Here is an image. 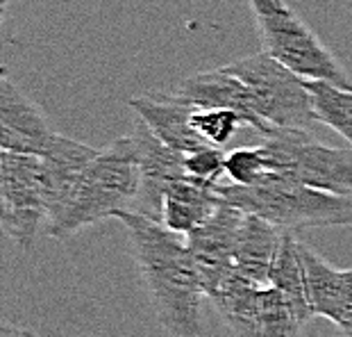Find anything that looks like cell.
I'll use <instances>...</instances> for the list:
<instances>
[{
    "instance_id": "7c38bea8",
    "label": "cell",
    "mask_w": 352,
    "mask_h": 337,
    "mask_svg": "<svg viewBox=\"0 0 352 337\" xmlns=\"http://www.w3.org/2000/svg\"><path fill=\"white\" fill-rule=\"evenodd\" d=\"M175 94L182 101L196 105V108L236 112V114L243 119V123L250 125L252 130H257L261 137H266V134H271L275 130L257 114L252 94H250V89L243 85V80L232 76L226 66H223V69L202 71V73H196V76L184 78L177 85Z\"/></svg>"
},
{
    "instance_id": "ac0fdd59",
    "label": "cell",
    "mask_w": 352,
    "mask_h": 337,
    "mask_svg": "<svg viewBox=\"0 0 352 337\" xmlns=\"http://www.w3.org/2000/svg\"><path fill=\"white\" fill-rule=\"evenodd\" d=\"M316 121L341 134L352 146V89L325 80H305Z\"/></svg>"
},
{
    "instance_id": "7a4b0ae2",
    "label": "cell",
    "mask_w": 352,
    "mask_h": 337,
    "mask_svg": "<svg viewBox=\"0 0 352 337\" xmlns=\"http://www.w3.org/2000/svg\"><path fill=\"white\" fill-rule=\"evenodd\" d=\"M87 164L0 151V210L7 237L23 251L32 249L39 228L62 214Z\"/></svg>"
},
{
    "instance_id": "5bb4252c",
    "label": "cell",
    "mask_w": 352,
    "mask_h": 337,
    "mask_svg": "<svg viewBox=\"0 0 352 337\" xmlns=\"http://www.w3.org/2000/svg\"><path fill=\"white\" fill-rule=\"evenodd\" d=\"M219 183H205L186 176L175 181L164 194L162 223L179 235H189L200 228L221 205Z\"/></svg>"
},
{
    "instance_id": "3957f363",
    "label": "cell",
    "mask_w": 352,
    "mask_h": 337,
    "mask_svg": "<svg viewBox=\"0 0 352 337\" xmlns=\"http://www.w3.org/2000/svg\"><path fill=\"white\" fill-rule=\"evenodd\" d=\"M141 192V169L130 134L100 148L78 178L69 203L46 226L52 239H66L102 219L132 210Z\"/></svg>"
},
{
    "instance_id": "ba28073f",
    "label": "cell",
    "mask_w": 352,
    "mask_h": 337,
    "mask_svg": "<svg viewBox=\"0 0 352 337\" xmlns=\"http://www.w3.org/2000/svg\"><path fill=\"white\" fill-rule=\"evenodd\" d=\"M0 151L48 160L91 162L98 148L57 134L43 112L5 73L0 80Z\"/></svg>"
},
{
    "instance_id": "6da1fadb",
    "label": "cell",
    "mask_w": 352,
    "mask_h": 337,
    "mask_svg": "<svg viewBox=\"0 0 352 337\" xmlns=\"http://www.w3.org/2000/svg\"><path fill=\"white\" fill-rule=\"evenodd\" d=\"M114 219L127 230L134 260L146 289L151 292L164 333L168 337H205L200 303L207 292L186 235L173 233L162 221L130 210L118 212Z\"/></svg>"
},
{
    "instance_id": "484cf974",
    "label": "cell",
    "mask_w": 352,
    "mask_h": 337,
    "mask_svg": "<svg viewBox=\"0 0 352 337\" xmlns=\"http://www.w3.org/2000/svg\"><path fill=\"white\" fill-rule=\"evenodd\" d=\"M7 5H10V0H0V7H3V10H7Z\"/></svg>"
},
{
    "instance_id": "9a60e30c",
    "label": "cell",
    "mask_w": 352,
    "mask_h": 337,
    "mask_svg": "<svg viewBox=\"0 0 352 337\" xmlns=\"http://www.w3.org/2000/svg\"><path fill=\"white\" fill-rule=\"evenodd\" d=\"M284 230L257 214H243L239 228L234 267L236 274L252 285H271V267L280 249Z\"/></svg>"
},
{
    "instance_id": "44dd1931",
    "label": "cell",
    "mask_w": 352,
    "mask_h": 337,
    "mask_svg": "<svg viewBox=\"0 0 352 337\" xmlns=\"http://www.w3.org/2000/svg\"><path fill=\"white\" fill-rule=\"evenodd\" d=\"M226 157L228 155H223L221 148L205 146V148H200V151L184 155V169L191 178L216 185L221 174H226Z\"/></svg>"
},
{
    "instance_id": "7402d4cb",
    "label": "cell",
    "mask_w": 352,
    "mask_h": 337,
    "mask_svg": "<svg viewBox=\"0 0 352 337\" xmlns=\"http://www.w3.org/2000/svg\"><path fill=\"white\" fill-rule=\"evenodd\" d=\"M334 324L339 328L352 324V269H343L341 301H339V310H336Z\"/></svg>"
},
{
    "instance_id": "277c9868",
    "label": "cell",
    "mask_w": 352,
    "mask_h": 337,
    "mask_svg": "<svg viewBox=\"0 0 352 337\" xmlns=\"http://www.w3.org/2000/svg\"><path fill=\"white\" fill-rule=\"evenodd\" d=\"M219 194L230 205L257 214L282 230L352 226V196L314 190L277 174H266L248 187L219 183Z\"/></svg>"
},
{
    "instance_id": "30bf717a",
    "label": "cell",
    "mask_w": 352,
    "mask_h": 337,
    "mask_svg": "<svg viewBox=\"0 0 352 337\" xmlns=\"http://www.w3.org/2000/svg\"><path fill=\"white\" fill-rule=\"evenodd\" d=\"M243 214V210L230 205L228 201H221L216 212L200 228L186 235L191 256L196 260L200 280L209 298L236 276L234 249Z\"/></svg>"
},
{
    "instance_id": "5b68a950",
    "label": "cell",
    "mask_w": 352,
    "mask_h": 337,
    "mask_svg": "<svg viewBox=\"0 0 352 337\" xmlns=\"http://www.w3.org/2000/svg\"><path fill=\"white\" fill-rule=\"evenodd\" d=\"M261 46L305 80H325L352 89L350 73L316 32L287 5V0H248Z\"/></svg>"
},
{
    "instance_id": "603a6c76",
    "label": "cell",
    "mask_w": 352,
    "mask_h": 337,
    "mask_svg": "<svg viewBox=\"0 0 352 337\" xmlns=\"http://www.w3.org/2000/svg\"><path fill=\"white\" fill-rule=\"evenodd\" d=\"M19 335L21 337H41L36 331H30V328H19Z\"/></svg>"
},
{
    "instance_id": "9c48e42d",
    "label": "cell",
    "mask_w": 352,
    "mask_h": 337,
    "mask_svg": "<svg viewBox=\"0 0 352 337\" xmlns=\"http://www.w3.org/2000/svg\"><path fill=\"white\" fill-rule=\"evenodd\" d=\"M212 303L234 337H300L305 326L280 289L252 285L239 274L216 292Z\"/></svg>"
},
{
    "instance_id": "8fae6325",
    "label": "cell",
    "mask_w": 352,
    "mask_h": 337,
    "mask_svg": "<svg viewBox=\"0 0 352 337\" xmlns=\"http://www.w3.org/2000/svg\"><path fill=\"white\" fill-rule=\"evenodd\" d=\"M134 153L141 169V192L130 212L144 214L148 219L162 221L164 194L175 181H182L189 174L184 169V153L173 151L148 128L144 119L137 116L130 132Z\"/></svg>"
},
{
    "instance_id": "e0dca14e",
    "label": "cell",
    "mask_w": 352,
    "mask_h": 337,
    "mask_svg": "<svg viewBox=\"0 0 352 337\" xmlns=\"http://www.w3.org/2000/svg\"><path fill=\"white\" fill-rule=\"evenodd\" d=\"M300 256H302V267H305L307 298H309L314 314L334 321L336 310H339V301H341L343 269L332 267L323 256H318V253L305 242H300Z\"/></svg>"
},
{
    "instance_id": "8992f818",
    "label": "cell",
    "mask_w": 352,
    "mask_h": 337,
    "mask_svg": "<svg viewBox=\"0 0 352 337\" xmlns=\"http://www.w3.org/2000/svg\"><path fill=\"white\" fill-rule=\"evenodd\" d=\"M226 69L250 89L257 114L275 130H309L314 114L307 82L266 50L230 62Z\"/></svg>"
},
{
    "instance_id": "d4e9b609",
    "label": "cell",
    "mask_w": 352,
    "mask_h": 337,
    "mask_svg": "<svg viewBox=\"0 0 352 337\" xmlns=\"http://www.w3.org/2000/svg\"><path fill=\"white\" fill-rule=\"evenodd\" d=\"M339 331H341V337H352V324H350V326L339 328Z\"/></svg>"
},
{
    "instance_id": "d6986e66",
    "label": "cell",
    "mask_w": 352,
    "mask_h": 337,
    "mask_svg": "<svg viewBox=\"0 0 352 337\" xmlns=\"http://www.w3.org/2000/svg\"><path fill=\"white\" fill-rule=\"evenodd\" d=\"M193 128L207 144L223 148L234 137L239 125H245L243 119L236 112L230 110H214V108H196L193 110Z\"/></svg>"
},
{
    "instance_id": "2e32d148",
    "label": "cell",
    "mask_w": 352,
    "mask_h": 337,
    "mask_svg": "<svg viewBox=\"0 0 352 337\" xmlns=\"http://www.w3.org/2000/svg\"><path fill=\"white\" fill-rule=\"evenodd\" d=\"M271 285L289 298V303L294 305L302 324H307L311 317H316L309 305V298H307L300 239L296 237V230H284L282 233L280 249H277V256L271 267Z\"/></svg>"
},
{
    "instance_id": "cb8c5ba5",
    "label": "cell",
    "mask_w": 352,
    "mask_h": 337,
    "mask_svg": "<svg viewBox=\"0 0 352 337\" xmlns=\"http://www.w3.org/2000/svg\"><path fill=\"white\" fill-rule=\"evenodd\" d=\"M5 337H21V335H19V328H10V326H5Z\"/></svg>"
},
{
    "instance_id": "ffe728a7",
    "label": "cell",
    "mask_w": 352,
    "mask_h": 337,
    "mask_svg": "<svg viewBox=\"0 0 352 337\" xmlns=\"http://www.w3.org/2000/svg\"><path fill=\"white\" fill-rule=\"evenodd\" d=\"M226 174L230 178V183L234 185H254L268 174V164L266 155L261 151V146H243L234 148L226 157Z\"/></svg>"
},
{
    "instance_id": "52a82bcc",
    "label": "cell",
    "mask_w": 352,
    "mask_h": 337,
    "mask_svg": "<svg viewBox=\"0 0 352 337\" xmlns=\"http://www.w3.org/2000/svg\"><path fill=\"white\" fill-rule=\"evenodd\" d=\"M259 146L266 155L268 174L352 196V151L320 144L307 130H273Z\"/></svg>"
},
{
    "instance_id": "4fadbf2b",
    "label": "cell",
    "mask_w": 352,
    "mask_h": 337,
    "mask_svg": "<svg viewBox=\"0 0 352 337\" xmlns=\"http://www.w3.org/2000/svg\"><path fill=\"white\" fill-rule=\"evenodd\" d=\"M130 108L137 112L139 119H144L157 137L164 144L170 146L177 153L200 151L207 144L193 128V110L196 105L186 103L177 94H141L130 99Z\"/></svg>"
}]
</instances>
